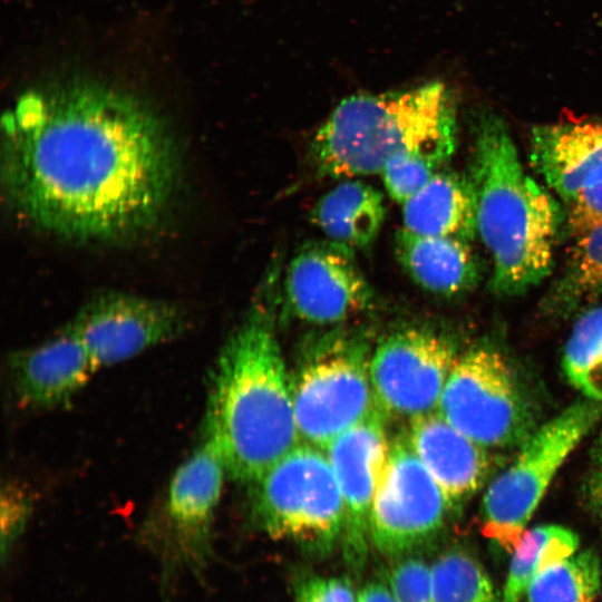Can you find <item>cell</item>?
<instances>
[{
	"label": "cell",
	"instance_id": "cb8c5ba5",
	"mask_svg": "<svg viewBox=\"0 0 602 602\" xmlns=\"http://www.w3.org/2000/svg\"><path fill=\"white\" fill-rule=\"evenodd\" d=\"M562 369L569 382L588 399L602 401V304L574 323L564 347Z\"/></svg>",
	"mask_w": 602,
	"mask_h": 602
},
{
	"label": "cell",
	"instance_id": "2e32d148",
	"mask_svg": "<svg viewBox=\"0 0 602 602\" xmlns=\"http://www.w3.org/2000/svg\"><path fill=\"white\" fill-rule=\"evenodd\" d=\"M407 439L452 509L468 501L488 476L491 460L486 448L438 411L411 419Z\"/></svg>",
	"mask_w": 602,
	"mask_h": 602
},
{
	"label": "cell",
	"instance_id": "30bf717a",
	"mask_svg": "<svg viewBox=\"0 0 602 602\" xmlns=\"http://www.w3.org/2000/svg\"><path fill=\"white\" fill-rule=\"evenodd\" d=\"M452 509L407 436L390 443L389 457L370 514L371 545L396 560L433 541Z\"/></svg>",
	"mask_w": 602,
	"mask_h": 602
},
{
	"label": "cell",
	"instance_id": "83f0119b",
	"mask_svg": "<svg viewBox=\"0 0 602 602\" xmlns=\"http://www.w3.org/2000/svg\"><path fill=\"white\" fill-rule=\"evenodd\" d=\"M32 512V499L25 486L8 480L1 488V556L6 562L14 544L23 534Z\"/></svg>",
	"mask_w": 602,
	"mask_h": 602
},
{
	"label": "cell",
	"instance_id": "9c48e42d",
	"mask_svg": "<svg viewBox=\"0 0 602 602\" xmlns=\"http://www.w3.org/2000/svg\"><path fill=\"white\" fill-rule=\"evenodd\" d=\"M437 410L485 448L524 443L533 433L517 380L504 357L491 348L456 358Z\"/></svg>",
	"mask_w": 602,
	"mask_h": 602
},
{
	"label": "cell",
	"instance_id": "6da1fadb",
	"mask_svg": "<svg viewBox=\"0 0 602 602\" xmlns=\"http://www.w3.org/2000/svg\"><path fill=\"white\" fill-rule=\"evenodd\" d=\"M178 158L161 116L130 93L75 78L30 89L2 120L12 210L54 236L116 241L156 223Z\"/></svg>",
	"mask_w": 602,
	"mask_h": 602
},
{
	"label": "cell",
	"instance_id": "8992f818",
	"mask_svg": "<svg viewBox=\"0 0 602 602\" xmlns=\"http://www.w3.org/2000/svg\"><path fill=\"white\" fill-rule=\"evenodd\" d=\"M253 484V516L268 535L291 540L319 557L340 544L343 503L320 448L299 444Z\"/></svg>",
	"mask_w": 602,
	"mask_h": 602
},
{
	"label": "cell",
	"instance_id": "4dcf8cb0",
	"mask_svg": "<svg viewBox=\"0 0 602 602\" xmlns=\"http://www.w3.org/2000/svg\"><path fill=\"white\" fill-rule=\"evenodd\" d=\"M584 496L591 513L602 523V469L598 468L589 476Z\"/></svg>",
	"mask_w": 602,
	"mask_h": 602
},
{
	"label": "cell",
	"instance_id": "ac0fdd59",
	"mask_svg": "<svg viewBox=\"0 0 602 602\" xmlns=\"http://www.w3.org/2000/svg\"><path fill=\"white\" fill-rule=\"evenodd\" d=\"M394 247L407 275L430 293L457 295L478 280V262L466 240L420 235L402 227L395 235Z\"/></svg>",
	"mask_w": 602,
	"mask_h": 602
},
{
	"label": "cell",
	"instance_id": "7a4b0ae2",
	"mask_svg": "<svg viewBox=\"0 0 602 602\" xmlns=\"http://www.w3.org/2000/svg\"><path fill=\"white\" fill-rule=\"evenodd\" d=\"M275 276L224 343L211 377L202 433L226 474L254 483L299 445L291 382L274 322Z\"/></svg>",
	"mask_w": 602,
	"mask_h": 602
},
{
	"label": "cell",
	"instance_id": "d6986e66",
	"mask_svg": "<svg viewBox=\"0 0 602 602\" xmlns=\"http://www.w3.org/2000/svg\"><path fill=\"white\" fill-rule=\"evenodd\" d=\"M402 205L404 229L411 233L469 241L476 234V198L469 177L439 171Z\"/></svg>",
	"mask_w": 602,
	"mask_h": 602
},
{
	"label": "cell",
	"instance_id": "f1b7e54d",
	"mask_svg": "<svg viewBox=\"0 0 602 602\" xmlns=\"http://www.w3.org/2000/svg\"><path fill=\"white\" fill-rule=\"evenodd\" d=\"M294 602H358V592L344 575L300 573L293 580Z\"/></svg>",
	"mask_w": 602,
	"mask_h": 602
},
{
	"label": "cell",
	"instance_id": "4fadbf2b",
	"mask_svg": "<svg viewBox=\"0 0 602 602\" xmlns=\"http://www.w3.org/2000/svg\"><path fill=\"white\" fill-rule=\"evenodd\" d=\"M284 298L301 321L332 326L367 310L373 291L352 250L327 240L307 243L290 261Z\"/></svg>",
	"mask_w": 602,
	"mask_h": 602
},
{
	"label": "cell",
	"instance_id": "8fae6325",
	"mask_svg": "<svg viewBox=\"0 0 602 602\" xmlns=\"http://www.w3.org/2000/svg\"><path fill=\"white\" fill-rule=\"evenodd\" d=\"M456 360L443 336L409 328L385 337L370 358V378L382 415L410 420L438 408Z\"/></svg>",
	"mask_w": 602,
	"mask_h": 602
},
{
	"label": "cell",
	"instance_id": "5b68a950",
	"mask_svg": "<svg viewBox=\"0 0 602 602\" xmlns=\"http://www.w3.org/2000/svg\"><path fill=\"white\" fill-rule=\"evenodd\" d=\"M225 475L217 445L202 433L138 528L137 542L159 563L163 602H172L184 573L204 579L213 559V524Z\"/></svg>",
	"mask_w": 602,
	"mask_h": 602
},
{
	"label": "cell",
	"instance_id": "1f68e13d",
	"mask_svg": "<svg viewBox=\"0 0 602 602\" xmlns=\"http://www.w3.org/2000/svg\"><path fill=\"white\" fill-rule=\"evenodd\" d=\"M358 602H399L386 580L369 581L358 591Z\"/></svg>",
	"mask_w": 602,
	"mask_h": 602
},
{
	"label": "cell",
	"instance_id": "7402d4cb",
	"mask_svg": "<svg viewBox=\"0 0 602 602\" xmlns=\"http://www.w3.org/2000/svg\"><path fill=\"white\" fill-rule=\"evenodd\" d=\"M579 545V535L562 525L543 524L525 531L512 552L502 602H521L536 575L577 552Z\"/></svg>",
	"mask_w": 602,
	"mask_h": 602
},
{
	"label": "cell",
	"instance_id": "7c38bea8",
	"mask_svg": "<svg viewBox=\"0 0 602 602\" xmlns=\"http://www.w3.org/2000/svg\"><path fill=\"white\" fill-rule=\"evenodd\" d=\"M188 323L177 304L117 291L91 298L70 322L96 370L177 339Z\"/></svg>",
	"mask_w": 602,
	"mask_h": 602
},
{
	"label": "cell",
	"instance_id": "603a6c76",
	"mask_svg": "<svg viewBox=\"0 0 602 602\" xmlns=\"http://www.w3.org/2000/svg\"><path fill=\"white\" fill-rule=\"evenodd\" d=\"M601 584L600 555L585 548L543 570L528 584L521 602H594Z\"/></svg>",
	"mask_w": 602,
	"mask_h": 602
},
{
	"label": "cell",
	"instance_id": "d4e9b609",
	"mask_svg": "<svg viewBox=\"0 0 602 602\" xmlns=\"http://www.w3.org/2000/svg\"><path fill=\"white\" fill-rule=\"evenodd\" d=\"M430 575L435 602H497L487 571L467 550L441 552L430 563Z\"/></svg>",
	"mask_w": 602,
	"mask_h": 602
},
{
	"label": "cell",
	"instance_id": "52a82bcc",
	"mask_svg": "<svg viewBox=\"0 0 602 602\" xmlns=\"http://www.w3.org/2000/svg\"><path fill=\"white\" fill-rule=\"evenodd\" d=\"M602 418V401H577L533 431L511 465L487 487L482 531L511 553L569 455Z\"/></svg>",
	"mask_w": 602,
	"mask_h": 602
},
{
	"label": "cell",
	"instance_id": "d6a6232c",
	"mask_svg": "<svg viewBox=\"0 0 602 602\" xmlns=\"http://www.w3.org/2000/svg\"><path fill=\"white\" fill-rule=\"evenodd\" d=\"M594 458L596 460L598 468L602 469V426L596 443L594 445Z\"/></svg>",
	"mask_w": 602,
	"mask_h": 602
},
{
	"label": "cell",
	"instance_id": "277c9868",
	"mask_svg": "<svg viewBox=\"0 0 602 602\" xmlns=\"http://www.w3.org/2000/svg\"><path fill=\"white\" fill-rule=\"evenodd\" d=\"M456 113L441 82L342 100L317 130L312 157L320 174L338 178L380 174L401 153L448 162L456 146Z\"/></svg>",
	"mask_w": 602,
	"mask_h": 602
},
{
	"label": "cell",
	"instance_id": "3957f363",
	"mask_svg": "<svg viewBox=\"0 0 602 602\" xmlns=\"http://www.w3.org/2000/svg\"><path fill=\"white\" fill-rule=\"evenodd\" d=\"M476 230L488 251L492 289L516 295L551 271L562 213L551 193L526 173L503 120L479 118L472 176Z\"/></svg>",
	"mask_w": 602,
	"mask_h": 602
},
{
	"label": "cell",
	"instance_id": "4316f807",
	"mask_svg": "<svg viewBox=\"0 0 602 602\" xmlns=\"http://www.w3.org/2000/svg\"><path fill=\"white\" fill-rule=\"evenodd\" d=\"M383 579L399 602H435L430 564L419 556L394 560Z\"/></svg>",
	"mask_w": 602,
	"mask_h": 602
},
{
	"label": "cell",
	"instance_id": "5bb4252c",
	"mask_svg": "<svg viewBox=\"0 0 602 602\" xmlns=\"http://www.w3.org/2000/svg\"><path fill=\"white\" fill-rule=\"evenodd\" d=\"M390 443L383 415L376 410L326 448L343 503L342 555L353 573L362 572L369 555L371 507L387 466Z\"/></svg>",
	"mask_w": 602,
	"mask_h": 602
},
{
	"label": "cell",
	"instance_id": "484cf974",
	"mask_svg": "<svg viewBox=\"0 0 602 602\" xmlns=\"http://www.w3.org/2000/svg\"><path fill=\"white\" fill-rule=\"evenodd\" d=\"M445 164L443 159L429 154L401 153L386 164L380 175L389 196L404 204L441 171Z\"/></svg>",
	"mask_w": 602,
	"mask_h": 602
},
{
	"label": "cell",
	"instance_id": "9a60e30c",
	"mask_svg": "<svg viewBox=\"0 0 602 602\" xmlns=\"http://www.w3.org/2000/svg\"><path fill=\"white\" fill-rule=\"evenodd\" d=\"M8 369L14 399L27 410L69 404L97 371L70 323L47 341L12 352Z\"/></svg>",
	"mask_w": 602,
	"mask_h": 602
},
{
	"label": "cell",
	"instance_id": "44dd1931",
	"mask_svg": "<svg viewBox=\"0 0 602 602\" xmlns=\"http://www.w3.org/2000/svg\"><path fill=\"white\" fill-rule=\"evenodd\" d=\"M602 298V223L574 235L565 266L547 295L550 312L564 314Z\"/></svg>",
	"mask_w": 602,
	"mask_h": 602
},
{
	"label": "cell",
	"instance_id": "ba28073f",
	"mask_svg": "<svg viewBox=\"0 0 602 602\" xmlns=\"http://www.w3.org/2000/svg\"><path fill=\"white\" fill-rule=\"evenodd\" d=\"M291 382L300 438L324 449L376 410L370 359L359 339L324 340Z\"/></svg>",
	"mask_w": 602,
	"mask_h": 602
},
{
	"label": "cell",
	"instance_id": "f546056e",
	"mask_svg": "<svg viewBox=\"0 0 602 602\" xmlns=\"http://www.w3.org/2000/svg\"><path fill=\"white\" fill-rule=\"evenodd\" d=\"M566 204V223L574 236L602 223V181L577 193Z\"/></svg>",
	"mask_w": 602,
	"mask_h": 602
},
{
	"label": "cell",
	"instance_id": "ffe728a7",
	"mask_svg": "<svg viewBox=\"0 0 602 602\" xmlns=\"http://www.w3.org/2000/svg\"><path fill=\"white\" fill-rule=\"evenodd\" d=\"M385 215L382 194L359 179H346L334 186L310 213L311 222L328 240L351 250L375 241Z\"/></svg>",
	"mask_w": 602,
	"mask_h": 602
},
{
	"label": "cell",
	"instance_id": "e0dca14e",
	"mask_svg": "<svg viewBox=\"0 0 602 602\" xmlns=\"http://www.w3.org/2000/svg\"><path fill=\"white\" fill-rule=\"evenodd\" d=\"M530 161L565 203L602 181V122H560L535 126Z\"/></svg>",
	"mask_w": 602,
	"mask_h": 602
}]
</instances>
